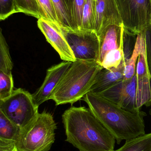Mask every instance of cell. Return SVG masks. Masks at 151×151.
I'll return each instance as SVG.
<instances>
[{"instance_id":"1","label":"cell","mask_w":151,"mask_h":151,"mask_svg":"<svg viewBox=\"0 0 151 151\" xmlns=\"http://www.w3.org/2000/svg\"><path fill=\"white\" fill-rule=\"evenodd\" d=\"M66 141L79 151H114L116 139L84 106H72L62 115Z\"/></svg>"},{"instance_id":"2","label":"cell","mask_w":151,"mask_h":151,"mask_svg":"<svg viewBox=\"0 0 151 151\" xmlns=\"http://www.w3.org/2000/svg\"><path fill=\"white\" fill-rule=\"evenodd\" d=\"M94 116L113 136L118 144L145 134L144 112H131L89 92L83 97Z\"/></svg>"},{"instance_id":"3","label":"cell","mask_w":151,"mask_h":151,"mask_svg":"<svg viewBox=\"0 0 151 151\" xmlns=\"http://www.w3.org/2000/svg\"><path fill=\"white\" fill-rule=\"evenodd\" d=\"M103 67L96 61L76 60L63 76L52 94L56 105L73 104L90 92Z\"/></svg>"},{"instance_id":"4","label":"cell","mask_w":151,"mask_h":151,"mask_svg":"<svg viewBox=\"0 0 151 151\" xmlns=\"http://www.w3.org/2000/svg\"><path fill=\"white\" fill-rule=\"evenodd\" d=\"M57 124L53 115L46 111L20 130L15 141L18 151H49L55 141Z\"/></svg>"},{"instance_id":"5","label":"cell","mask_w":151,"mask_h":151,"mask_svg":"<svg viewBox=\"0 0 151 151\" xmlns=\"http://www.w3.org/2000/svg\"><path fill=\"white\" fill-rule=\"evenodd\" d=\"M0 111L20 130L31 124L39 114L32 95L20 88L14 90L8 98L0 100Z\"/></svg>"},{"instance_id":"6","label":"cell","mask_w":151,"mask_h":151,"mask_svg":"<svg viewBox=\"0 0 151 151\" xmlns=\"http://www.w3.org/2000/svg\"><path fill=\"white\" fill-rule=\"evenodd\" d=\"M118 2L127 34L137 35L150 27V0H118Z\"/></svg>"},{"instance_id":"7","label":"cell","mask_w":151,"mask_h":151,"mask_svg":"<svg viewBox=\"0 0 151 151\" xmlns=\"http://www.w3.org/2000/svg\"><path fill=\"white\" fill-rule=\"evenodd\" d=\"M60 28L76 60L98 62L100 42L95 32Z\"/></svg>"},{"instance_id":"8","label":"cell","mask_w":151,"mask_h":151,"mask_svg":"<svg viewBox=\"0 0 151 151\" xmlns=\"http://www.w3.org/2000/svg\"><path fill=\"white\" fill-rule=\"evenodd\" d=\"M136 76L128 81L117 83L97 95L131 112L140 111L137 107Z\"/></svg>"},{"instance_id":"9","label":"cell","mask_w":151,"mask_h":151,"mask_svg":"<svg viewBox=\"0 0 151 151\" xmlns=\"http://www.w3.org/2000/svg\"><path fill=\"white\" fill-rule=\"evenodd\" d=\"M146 31V30H145ZM144 35L141 54L136 68V104L140 110L143 105H151V76L146 61L145 47V32Z\"/></svg>"},{"instance_id":"10","label":"cell","mask_w":151,"mask_h":151,"mask_svg":"<svg viewBox=\"0 0 151 151\" xmlns=\"http://www.w3.org/2000/svg\"><path fill=\"white\" fill-rule=\"evenodd\" d=\"M37 25L47 41L57 52L62 60L71 62L76 61L60 27L42 18L38 19Z\"/></svg>"},{"instance_id":"11","label":"cell","mask_w":151,"mask_h":151,"mask_svg":"<svg viewBox=\"0 0 151 151\" xmlns=\"http://www.w3.org/2000/svg\"><path fill=\"white\" fill-rule=\"evenodd\" d=\"M72 62L64 61L49 68L41 86L32 94L34 103L39 106L45 101L51 99L57 86L63 78Z\"/></svg>"},{"instance_id":"12","label":"cell","mask_w":151,"mask_h":151,"mask_svg":"<svg viewBox=\"0 0 151 151\" xmlns=\"http://www.w3.org/2000/svg\"><path fill=\"white\" fill-rule=\"evenodd\" d=\"M122 24L118 0H96V32L98 35L107 26Z\"/></svg>"},{"instance_id":"13","label":"cell","mask_w":151,"mask_h":151,"mask_svg":"<svg viewBox=\"0 0 151 151\" xmlns=\"http://www.w3.org/2000/svg\"><path fill=\"white\" fill-rule=\"evenodd\" d=\"M100 53L98 63L101 65L106 54L111 50L119 48L125 43L124 25L107 26L98 35Z\"/></svg>"},{"instance_id":"14","label":"cell","mask_w":151,"mask_h":151,"mask_svg":"<svg viewBox=\"0 0 151 151\" xmlns=\"http://www.w3.org/2000/svg\"><path fill=\"white\" fill-rule=\"evenodd\" d=\"M130 55L125 53V57L117 68H103L101 70L97 76L95 83L90 88V92L98 94L123 80L126 62Z\"/></svg>"},{"instance_id":"15","label":"cell","mask_w":151,"mask_h":151,"mask_svg":"<svg viewBox=\"0 0 151 151\" xmlns=\"http://www.w3.org/2000/svg\"><path fill=\"white\" fill-rule=\"evenodd\" d=\"M60 27L75 30L73 17L72 0H51Z\"/></svg>"},{"instance_id":"16","label":"cell","mask_w":151,"mask_h":151,"mask_svg":"<svg viewBox=\"0 0 151 151\" xmlns=\"http://www.w3.org/2000/svg\"><path fill=\"white\" fill-rule=\"evenodd\" d=\"M145 30L137 35L136 40L133 48V52L126 62L123 80L124 81L130 80L136 73L138 57L142 50L144 35Z\"/></svg>"},{"instance_id":"17","label":"cell","mask_w":151,"mask_h":151,"mask_svg":"<svg viewBox=\"0 0 151 151\" xmlns=\"http://www.w3.org/2000/svg\"><path fill=\"white\" fill-rule=\"evenodd\" d=\"M114 151H151V133L126 140L122 147Z\"/></svg>"},{"instance_id":"18","label":"cell","mask_w":151,"mask_h":151,"mask_svg":"<svg viewBox=\"0 0 151 151\" xmlns=\"http://www.w3.org/2000/svg\"><path fill=\"white\" fill-rule=\"evenodd\" d=\"M96 1L86 0L82 12L80 29L96 32Z\"/></svg>"},{"instance_id":"19","label":"cell","mask_w":151,"mask_h":151,"mask_svg":"<svg viewBox=\"0 0 151 151\" xmlns=\"http://www.w3.org/2000/svg\"><path fill=\"white\" fill-rule=\"evenodd\" d=\"M20 129L0 111V139L15 142Z\"/></svg>"},{"instance_id":"20","label":"cell","mask_w":151,"mask_h":151,"mask_svg":"<svg viewBox=\"0 0 151 151\" xmlns=\"http://www.w3.org/2000/svg\"><path fill=\"white\" fill-rule=\"evenodd\" d=\"M16 13L22 12L39 19L43 18L37 0H15Z\"/></svg>"},{"instance_id":"21","label":"cell","mask_w":151,"mask_h":151,"mask_svg":"<svg viewBox=\"0 0 151 151\" xmlns=\"http://www.w3.org/2000/svg\"><path fill=\"white\" fill-rule=\"evenodd\" d=\"M13 63L10 55L9 47L5 38L0 32V71L8 74H11Z\"/></svg>"},{"instance_id":"22","label":"cell","mask_w":151,"mask_h":151,"mask_svg":"<svg viewBox=\"0 0 151 151\" xmlns=\"http://www.w3.org/2000/svg\"><path fill=\"white\" fill-rule=\"evenodd\" d=\"M125 56V43L120 47L109 51L105 57L101 65L104 69L117 68Z\"/></svg>"},{"instance_id":"23","label":"cell","mask_w":151,"mask_h":151,"mask_svg":"<svg viewBox=\"0 0 151 151\" xmlns=\"http://www.w3.org/2000/svg\"><path fill=\"white\" fill-rule=\"evenodd\" d=\"M14 87L12 74L0 71V100H4L12 94Z\"/></svg>"},{"instance_id":"24","label":"cell","mask_w":151,"mask_h":151,"mask_svg":"<svg viewBox=\"0 0 151 151\" xmlns=\"http://www.w3.org/2000/svg\"><path fill=\"white\" fill-rule=\"evenodd\" d=\"M37 1L42 13L43 18L60 27L51 0H37Z\"/></svg>"},{"instance_id":"25","label":"cell","mask_w":151,"mask_h":151,"mask_svg":"<svg viewBox=\"0 0 151 151\" xmlns=\"http://www.w3.org/2000/svg\"><path fill=\"white\" fill-rule=\"evenodd\" d=\"M86 0H72L73 17L75 30L80 29L82 12Z\"/></svg>"},{"instance_id":"26","label":"cell","mask_w":151,"mask_h":151,"mask_svg":"<svg viewBox=\"0 0 151 151\" xmlns=\"http://www.w3.org/2000/svg\"><path fill=\"white\" fill-rule=\"evenodd\" d=\"M16 13L15 0H0V19L5 20Z\"/></svg>"},{"instance_id":"27","label":"cell","mask_w":151,"mask_h":151,"mask_svg":"<svg viewBox=\"0 0 151 151\" xmlns=\"http://www.w3.org/2000/svg\"><path fill=\"white\" fill-rule=\"evenodd\" d=\"M145 47L146 61L151 76V26L145 31Z\"/></svg>"},{"instance_id":"28","label":"cell","mask_w":151,"mask_h":151,"mask_svg":"<svg viewBox=\"0 0 151 151\" xmlns=\"http://www.w3.org/2000/svg\"><path fill=\"white\" fill-rule=\"evenodd\" d=\"M0 151H18L15 142L0 139Z\"/></svg>"},{"instance_id":"29","label":"cell","mask_w":151,"mask_h":151,"mask_svg":"<svg viewBox=\"0 0 151 151\" xmlns=\"http://www.w3.org/2000/svg\"><path fill=\"white\" fill-rule=\"evenodd\" d=\"M150 24L151 26V0H150Z\"/></svg>"},{"instance_id":"30","label":"cell","mask_w":151,"mask_h":151,"mask_svg":"<svg viewBox=\"0 0 151 151\" xmlns=\"http://www.w3.org/2000/svg\"><path fill=\"white\" fill-rule=\"evenodd\" d=\"M149 113H150V115L151 116V109H150V111H149Z\"/></svg>"}]
</instances>
